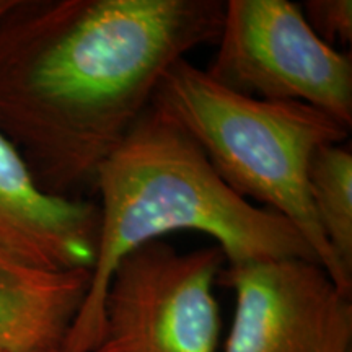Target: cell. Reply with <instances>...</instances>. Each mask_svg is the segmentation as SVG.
<instances>
[{"mask_svg":"<svg viewBox=\"0 0 352 352\" xmlns=\"http://www.w3.org/2000/svg\"><path fill=\"white\" fill-rule=\"evenodd\" d=\"M308 195L324 240L352 277V151L351 145L320 147L308 166Z\"/></svg>","mask_w":352,"mask_h":352,"instance_id":"9c48e42d","label":"cell"},{"mask_svg":"<svg viewBox=\"0 0 352 352\" xmlns=\"http://www.w3.org/2000/svg\"><path fill=\"white\" fill-rule=\"evenodd\" d=\"M0 352H6V351H0Z\"/></svg>","mask_w":352,"mask_h":352,"instance_id":"7c38bea8","label":"cell"},{"mask_svg":"<svg viewBox=\"0 0 352 352\" xmlns=\"http://www.w3.org/2000/svg\"><path fill=\"white\" fill-rule=\"evenodd\" d=\"M151 108L195 140L233 192L292 223L333 283L351 296L352 277L324 240L308 195L311 157L323 145L347 142L349 127L310 104L228 90L188 59L166 70Z\"/></svg>","mask_w":352,"mask_h":352,"instance_id":"3957f363","label":"cell"},{"mask_svg":"<svg viewBox=\"0 0 352 352\" xmlns=\"http://www.w3.org/2000/svg\"><path fill=\"white\" fill-rule=\"evenodd\" d=\"M90 280L85 267L44 270L0 250V351L59 352Z\"/></svg>","mask_w":352,"mask_h":352,"instance_id":"ba28073f","label":"cell"},{"mask_svg":"<svg viewBox=\"0 0 352 352\" xmlns=\"http://www.w3.org/2000/svg\"><path fill=\"white\" fill-rule=\"evenodd\" d=\"M94 188L100 195L96 259L87 297L59 352L94 349L116 266L166 233H206L227 264L284 258L318 263L292 223L233 192L195 140L153 108L103 162Z\"/></svg>","mask_w":352,"mask_h":352,"instance_id":"7a4b0ae2","label":"cell"},{"mask_svg":"<svg viewBox=\"0 0 352 352\" xmlns=\"http://www.w3.org/2000/svg\"><path fill=\"white\" fill-rule=\"evenodd\" d=\"M227 259L219 246L179 252L164 240L120 261L103 300L90 352H217L214 289Z\"/></svg>","mask_w":352,"mask_h":352,"instance_id":"5b68a950","label":"cell"},{"mask_svg":"<svg viewBox=\"0 0 352 352\" xmlns=\"http://www.w3.org/2000/svg\"><path fill=\"white\" fill-rule=\"evenodd\" d=\"M98 206L43 191L0 131V250L44 270H94Z\"/></svg>","mask_w":352,"mask_h":352,"instance_id":"52a82bcc","label":"cell"},{"mask_svg":"<svg viewBox=\"0 0 352 352\" xmlns=\"http://www.w3.org/2000/svg\"><path fill=\"white\" fill-rule=\"evenodd\" d=\"M220 0H13L0 16V131L43 191L80 197L188 52L217 41Z\"/></svg>","mask_w":352,"mask_h":352,"instance_id":"6da1fadb","label":"cell"},{"mask_svg":"<svg viewBox=\"0 0 352 352\" xmlns=\"http://www.w3.org/2000/svg\"><path fill=\"white\" fill-rule=\"evenodd\" d=\"M217 284L235 296L223 352H352L351 296L318 263L227 264Z\"/></svg>","mask_w":352,"mask_h":352,"instance_id":"8992f818","label":"cell"},{"mask_svg":"<svg viewBox=\"0 0 352 352\" xmlns=\"http://www.w3.org/2000/svg\"><path fill=\"white\" fill-rule=\"evenodd\" d=\"M303 19L321 41L329 46H351L352 2L351 0H307L300 7Z\"/></svg>","mask_w":352,"mask_h":352,"instance_id":"30bf717a","label":"cell"},{"mask_svg":"<svg viewBox=\"0 0 352 352\" xmlns=\"http://www.w3.org/2000/svg\"><path fill=\"white\" fill-rule=\"evenodd\" d=\"M13 6V0H0V16Z\"/></svg>","mask_w":352,"mask_h":352,"instance_id":"8fae6325","label":"cell"},{"mask_svg":"<svg viewBox=\"0 0 352 352\" xmlns=\"http://www.w3.org/2000/svg\"><path fill=\"white\" fill-rule=\"evenodd\" d=\"M217 52L219 85L267 101H298L352 126L351 52L329 46L289 0H228Z\"/></svg>","mask_w":352,"mask_h":352,"instance_id":"277c9868","label":"cell"}]
</instances>
